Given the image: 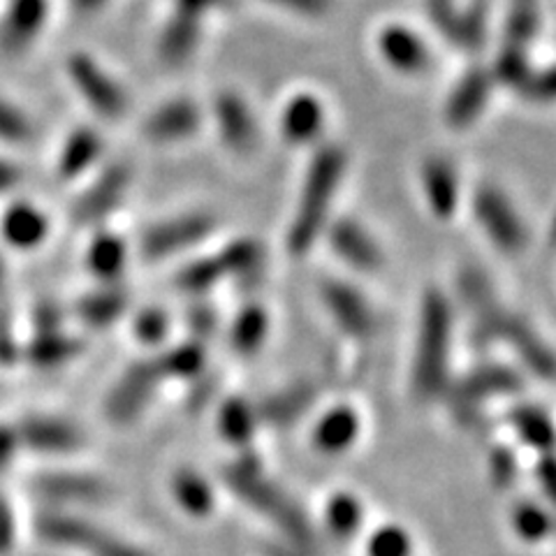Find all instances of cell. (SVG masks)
<instances>
[{
	"mask_svg": "<svg viewBox=\"0 0 556 556\" xmlns=\"http://www.w3.org/2000/svg\"><path fill=\"white\" fill-rule=\"evenodd\" d=\"M223 480L228 490L249 506L253 513L267 517L271 525L281 531L283 541L302 552L304 556H313L318 552V538L313 531L308 515L302 510L300 503H294L281 486L274 484L265 473L263 466L253 457H241L223 471Z\"/></svg>",
	"mask_w": 556,
	"mask_h": 556,
	"instance_id": "obj_1",
	"label": "cell"
},
{
	"mask_svg": "<svg viewBox=\"0 0 556 556\" xmlns=\"http://www.w3.org/2000/svg\"><path fill=\"white\" fill-rule=\"evenodd\" d=\"M345 174V151L337 144L320 147L313 155L304 186L300 193L298 208L288 228V251L292 255H306L329 225V212L339 193V186Z\"/></svg>",
	"mask_w": 556,
	"mask_h": 556,
	"instance_id": "obj_2",
	"label": "cell"
},
{
	"mask_svg": "<svg viewBox=\"0 0 556 556\" xmlns=\"http://www.w3.org/2000/svg\"><path fill=\"white\" fill-rule=\"evenodd\" d=\"M452 348V306L441 290H427L417 320L413 392L431 402L447 390V367Z\"/></svg>",
	"mask_w": 556,
	"mask_h": 556,
	"instance_id": "obj_3",
	"label": "cell"
},
{
	"mask_svg": "<svg viewBox=\"0 0 556 556\" xmlns=\"http://www.w3.org/2000/svg\"><path fill=\"white\" fill-rule=\"evenodd\" d=\"M265 251L255 239H232L212 255L193 260L179 269L174 283L181 292L204 294L228 278H243L263 265Z\"/></svg>",
	"mask_w": 556,
	"mask_h": 556,
	"instance_id": "obj_4",
	"label": "cell"
},
{
	"mask_svg": "<svg viewBox=\"0 0 556 556\" xmlns=\"http://www.w3.org/2000/svg\"><path fill=\"white\" fill-rule=\"evenodd\" d=\"M65 73L70 84L75 86V91L96 114L110 121H116L126 114L128 98L124 86H121L93 56L84 54V51L70 54L65 63Z\"/></svg>",
	"mask_w": 556,
	"mask_h": 556,
	"instance_id": "obj_5",
	"label": "cell"
},
{
	"mask_svg": "<svg viewBox=\"0 0 556 556\" xmlns=\"http://www.w3.org/2000/svg\"><path fill=\"white\" fill-rule=\"evenodd\" d=\"M163 380L165 376L155 359H142L130 364L108 392V399H104V415L116 425L132 422L135 417L142 415L144 408L151 404V399L159 392Z\"/></svg>",
	"mask_w": 556,
	"mask_h": 556,
	"instance_id": "obj_6",
	"label": "cell"
},
{
	"mask_svg": "<svg viewBox=\"0 0 556 556\" xmlns=\"http://www.w3.org/2000/svg\"><path fill=\"white\" fill-rule=\"evenodd\" d=\"M521 390V378L506 364H482L462 376L455 386H447V394L459 420L466 422L468 415H476L482 404L496 396H510Z\"/></svg>",
	"mask_w": 556,
	"mask_h": 556,
	"instance_id": "obj_7",
	"label": "cell"
},
{
	"mask_svg": "<svg viewBox=\"0 0 556 556\" xmlns=\"http://www.w3.org/2000/svg\"><path fill=\"white\" fill-rule=\"evenodd\" d=\"M473 216L482 232L503 253H519L527 247L525 220L508 195L496 186H480L473 195Z\"/></svg>",
	"mask_w": 556,
	"mask_h": 556,
	"instance_id": "obj_8",
	"label": "cell"
},
{
	"mask_svg": "<svg viewBox=\"0 0 556 556\" xmlns=\"http://www.w3.org/2000/svg\"><path fill=\"white\" fill-rule=\"evenodd\" d=\"M16 437H20L22 452H33L42 457H67L79 452L86 443L84 431L65 420L61 415L30 413L20 422H14Z\"/></svg>",
	"mask_w": 556,
	"mask_h": 556,
	"instance_id": "obj_9",
	"label": "cell"
},
{
	"mask_svg": "<svg viewBox=\"0 0 556 556\" xmlns=\"http://www.w3.org/2000/svg\"><path fill=\"white\" fill-rule=\"evenodd\" d=\"M214 232V218L206 214H181L153 225L139 241V251L147 260H163L198 247Z\"/></svg>",
	"mask_w": 556,
	"mask_h": 556,
	"instance_id": "obj_10",
	"label": "cell"
},
{
	"mask_svg": "<svg viewBox=\"0 0 556 556\" xmlns=\"http://www.w3.org/2000/svg\"><path fill=\"white\" fill-rule=\"evenodd\" d=\"M33 492L51 503V508L65 510L67 506H81V503H100L108 498L110 486L100 476L84 471H67V468H54L42 471L30 482Z\"/></svg>",
	"mask_w": 556,
	"mask_h": 556,
	"instance_id": "obj_11",
	"label": "cell"
},
{
	"mask_svg": "<svg viewBox=\"0 0 556 556\" xmlns=\"http://www.w3.org/2000/svg\"><path fill=\"white\" fill-rule=\"evenodd\" d=\"M320 298L329 316L343 329L348 337H371L376 329V313L364 292L353 283L345 281H325L320 288Z\"/></svg>",
	"mask_w": 556,
	"mask_h": 556,
	"instance_id": "obj_12",
	"label": "cell"
},
{
	"mask_svg": "<svg viewBox=\"0 0 556 556\" xmlns=\"http://www.w3.org/2000/svg\"><path fill=\"white\" fill-rule=\"evenodd\" d=\"M130 188V169L126 165H112L102 169L93 184L84 190L73 206V220L77 225H96L114 214Z\"/></svg>",
	"mask_w": 556,
	"mask_h": 556,
	"instance_id": "obj_13",
	"label": "cell"
},
{
	"mask_svg": "<svg viewBox=\"0 0 556 556\" xmlns=\"http://www.w3.org/2000/svg\"><path fill=\"white\" fill-rule=\"evenodd\" d=\"M494 77L486 67L473 65L452 86V91L445 102V118L452 128H468L482 116L486 102L492 98Z\"/></svg>",
	"mask_w": 556,
	"mask_h": 556,
	"instance_id": "obj_14",
	"label": "cell"
},
{
	"mask_svg": "<svg viewBox=\"0 0 556 556\" xmlns=\"http://www.w3.org/2000/svg\"><path fill=\"white\" fill-rule=\"evenodd\" d=\"M332 249L348 267L357 271H376L382 267V251L376 239L355 218H337L325 230Z\"/></svg>",
	"mask_w": 556,
	"mask_h": 556,
	"instance_id": "obj_15",
	"label": "cell"
},
{
	"mask_svg": "<svg viewBox=\"0 0 556 556\" xmlns=\"http://www.w3.org/2000/svg\"><path fill=\"white\" fill-rule=\"evenodd\" d=\"M212 112H214V124L218 128V135L230 151L247 155L257 147L260 132H257L255 116L249 108V102L241 96L232 91L218 93Z\"/></svg>",
	"mask_w": 556,
	"mask_h": 556,
	"instance_id": "obj_16",
	"label": "cell"
},
{
	"mask_svg": "<svg viewBox=\"0 0 556 556\" xmlns=\"http://www.w3.org/2000/svg\"><path fill=\"white\" fill-rule=\"evenodd\" d=\"M100 531L102 529L98 525L73 510L49 508L35 517V533L40 541L59 549L89 552Z\"/></svg>",
	"mask_w": 556,
	"mask_h": 556,
	"instance_id": "obj_17",
	"label": "cell"
},
{
	"mask_svg": "<svg viewBox=\"0 0 556 556\" xmlns=\"http://www.w3.org/2000/svg\"><path fill=\"white\" fill-rule=\"evenodd\" d=\"M202 124L200 108L188 98H174L155 108L142 126L147 139L155 144H174L190 139Z\"/></svg>",
	"mask_w": 556,
	"mask_h": 556,
	"instance_id": "obj_18",
	"label": "cell"
},
{
	"mask_svg": "<svg viewBox=\"0 0 556 556\" xmlns=\"http://www.w3.org/2000/svg\"><path fill=\"white\" fill-rule=\"evenodd\" d=\"M378 51L382 61L404 75L425 73L431 61L425 40L413 28L402 24H390L380 30Z\"/></svg>",
	"mask_w": 556,
	"mask_h": 556,
	"instance_id": "obj_19",
	"label": "cell"
},
{
	"mask_svg": "<svg viewBox=\"0 0 556 556\" xmlns=\"http://www.w3.org/2000/svg\"><path fill=\"white\" fill-rule=\"evenodd\" d=\"M318 402V388L308 380H298L269 394L263 404L255 406L260 425L274 429H288L304 420L313 404Z\"/></svg>",
	"mask_w": 556,
	"mask_h": 556,
	"instance_id": "obj_20",
	"label": "cell"
},
{
	"mask_svg": "<svg viewBox=\"0 0 556 556\" xmlns=\"http://www.w3.org/2000/svg\"><path fill=\"white\" fill-rule=\"evenodd\" d=\"M49 0H10L0 22V45L8 51L26 49L47 24Z\"/></svg>",
	"mask_w": 556,
	"mask_h": 556,
	"instance_id": "obj_21",
	"label": "cell"
},
{
	"mask_svg": "<svg viewBox=\"0 0 556 556\" xmlns=\"http://www.w3.org/2000/svg\"><path fill=\"white\" fill-rule=\"evenodd\" d=\"M49 235V220L30 202H16L12 204L0 220V237L8 243V247L16 251H33L38 249L40 243Z\"/></svg>",
	"mask_w": 556,
	"mask_h": 556,
	"instance_id": "obj_22",
	"label": "cell"
},
{
	"mask_svg": "<svg viewBox=\"0 0 556 556\" xmlns=\"http://www.w3.org/2000/svg\"><path fill=\"white\" fill-rule=\"evenodd\" d=\"M425 200L437 218H452L459 206V179L457 172L445 159H429L422 165Z\"/></svg>",
	"mask_w": 556,
	"mask_h": 556,
	"instance_id": "obj_23",
	"label": "cell"
},
{
	"mask_svg": "<svg viewBox=\"0 0 556 556\" xmlns=\"http://www.w3.org/2000/svg\"><path fill=\"white\" fill-rule=\"evenodd\" d=\"M84 351V343L77 337L59 332H33V337L22 343V362L30 364L33 369L49 371L59 369L63 364L73 362Z\"/></svg>",
	"mask_w": 556,
	"mask_h": 556,
	"instance_id": "obj_24",
	"label": "cell"
},
{
	"mask_svg": "<svg viewBox=\"0 0 556 556\" xmlns=\"http://www.w3.org/2000/svg\"><path fill=\"white\" fill-rule=\"evenodd\" d=\"M325 126V110L323 102L311 93L292 96L281 114V130L290 144H311L320 137Z\"/></svg>",
	"mask_w": 556,
	"mask_h": 556,
	"instance_id": "obj_25",
	"label": "cell"
},
{
	"mask_svg": "<svg viewBox=\"0 0 556 556\" xmlns=\"http://www.w3.org/2000/svg\"><path fill=\"white\" fill-rule=\"evenodd\" d=\"M501 341H506L513 351L517 353V357L521 359L525 367L535 374L538 378H552L554 371V357L549 345L533 332V327L529 323H525L521 318L508 316L506 327H503Z\"/></svg>",
	"mask_w": 556,
	"mask_h": 556,
	"instance_id": "obj_26",
	"label": "cell"
},
{
	"mask_svg": "<svg viewBox=\"0 0 556 556\" xmlns=\"http://www.w3.org/2000/svg\"><path fill=\"white\" fill-rule=\"evenodd\" d=\"M128 308V294L114 283H104L102 288H96L91 292L81 294L75 304V318L91 327V329H104L121 320Z\"/></svg>",
	"mask_w": 556,
	"mask_h": 556,
	"instance_id": "obj_27",
	"label": "cell"
},
{
	"mask_svg": "<svg viewBox=\"0 0 556 556\" xmlns=\"http://www.w3.org/2000/svg\"><path fill=\"white\" fill-rule=\"evenodd\" d=\"M359 437V415L351 406H337L327 410L316 429H313V445L327 455H341L351 450Z\"/></svg>",
	"mask_w": 556,
	"mask_h": 556,
	"instance_id": "obj_28",
	"label": "cell"
},
{
	"mask_svg": "<svg viewBox=\"0 0 556 556\" xmlns=\"http://www.w3.org/2000/svg\"><path fill=\"white\" fill-rule=\"evenodd\" d=\"M100 155L102 137L93 128H75L59 153V174L63 179H77L100 161Z\"/></svg>",
	"mask_w": 556,
	"mask_h": 556,
	"instance_id": "obj_29",
	"label": "cell"
},
{
	"mask_svg": "<svg viewBox=\"0 0 556 556\" xmlns=\"http://www.w3.org/2000/svg\"><path fill=\"white\" fill-rule=\"evenodd\" d=\"M200 30H202V22L190 20V16L179 12H172L159 42L161 59L167 65L186 63L200 42Z\"/></svg>",
	"mask_w": 556,
	"mask_h": 556,
	"instance_id": "obj_30",
	"label": "cell"
},
{
	"mask_svg": "<svg viewBox=\"0 0 556 556\" xmlns=\"http://www.w3.org/2000/svg\"><path fill=\"white\" fill-rule=\"evenodd\" d=\"M128 249L124 239L114 232H100L86 249V267L104 283H114L126 269Z\"/></svg>",
	"mask_w": 556,
	"mask_h": 556,
	"instance_id": "obj_31",
	"label": "cell"
},
{
	"mask_svg": "<svg viewBox=\"0 0 556 556\" xmlns=\"http://www.w3.org/2000/svg\"><path fill=\"white\" fill-rule=\"evenodd\" d=\"M257 427H260L257 408L253 404H249L247 399L232 396L218 410V431H220V437L228 441V443H232V445L247 447L251 443Z\"/></svg>",
	"mask_w": 556,
	"mask_h": 556,
	"instance_id": "obj_32",
	"label": "cell"
},
{
	"mask_svg": "<svg viewBox=\"0 0 556 556\" xmlns=\"http://www.w3.org/2000/svg\"><path fill=\"white\" fill-rule=\"evenodd\" d=\"M172 494L174 501L179 503V508L193 517H206L214 510V486L208 484L200 473L184 468L172 478Z\"/></svg>",
	"mask_w": 556,
	"mask_h": 556,
	"instance_id": "obj_33",
	"label": "cell"
},
{
	"mask_svg": "<svg viewBox=\"0 0 556 556\" xmlns=\"http://www.w3.org/2000/svg\"><path fill=\"white\" fill-rule=\"evenodd\" d=\"M269 332L267 311L257 304H251L237 313L230 327V343L239 355H253L263 348Z\"/></svg>",
	"mask_w": 556,
	"mask_h": 556,
	"instance_id": "obj_34",
	"label": "cell"
},
{
	"mask_svg": "<svg viewBox=\"0 0 556 556\" xmlns=\"http://www.w3.org/2000/svg\"><path fill=\"white\" fill-rule=\"evenodd\" d=\"M159 367L163 371L165 378H195L198 374H202L204 364H206V353L204 348L198 341H184L179 345L169 348L167 353H163L161 357H155Z\"/></svg>",
	"mask_w": 556,
	"mask_h": 556,
	"instance_id": "obj_35",
	"label": "cell"
},
{
	"mask_svg": "<svg viewBox=\"0 0 556 556\" xmlns=\"http://www.w3.org/2000/svg\"><path fill=\"white\" fill-rule=\"evenodd\" d=\"M510 425L517 437L527 445L541 447V450H547L552 445V439H554L552 422L543 408L531 406V404L517 406L510 413Z\"/></svg>",
	"mask_w": 556,
	"mask_h": 556,
	"instance_id": "obj_36",
	"label": "cell"
},
{
	"mask_svg": "<svg viewBox=\"0 0 556 556\" xmlns=\"http://www.w3.org/2000/svg\"><path fill=\"white\" fill-rule=\"evenodd\" d=\"M364 519L362 503L357 496L339 492L327 501L325 525L337 538H351L359 531Z\"/></svg>",
	"mask_w": 556,
	"mask_h": 556,
	"instance_id": "obj_37",
	"label": "cell"
},
{
	"mask_svg": "<svg viewBox=\"0 0 556 556\" xmlns=\"http://www.w3.org/2000/svg\"><path fill=\"white\" fill-rule=\"evenodd\" d=\"M490 73H492L494 81L506 84V86H510V89L519 91L533 73L527 47H517V45H508V42L503 45Z\"/></svg>",
	"mask_w": 556,
	"mask_h": 556,
	"instance_id": "obj_38",
	"label": "cell"
},
{
	"mask_svg": "<svg viewBox=\"0 0 556 556\" xmlns=\"http://www.w3.org/2000/svg\"><path fill=\"white\" fill-rule=\"evenodd\" d=\"M538 26H541V5H538V0H510L506 20L508 45L529 47Z\"/></svg>",
	"mask_w": 556,
	"mask_h": 556,
	"instance_id": "obj_39",
	"label": "cell"
},
{
	"mask_svg": "<svg viewBox=\"0 0 556 556\" xmlns=\"http://www.w3.org/2000/svg\"><path fill=\"white\" fill-rule=\"evenodd\" d=\"M513 529L517 531L521 541L541 543L552 533V519L541 506H535V503H519L513 510Z\"/></svg>",
	"mask_w": 556,
	"mask_h": 556,
	"instance_id": "obj_40",
	"label": "cell"
},
{
	"mask_svg": "<svg viewBox=\"0 0 556 556\" xmlns=\"http://www.w3.org/2000/svg\"><path fill=\"white\" fill-rule=\"evenodd\" d=\"M413 543L410 535L402 527H382L378 529L367 545L369 556H410Z\"/></svg>",
	"mask_w": 556,
	"mask_h": 556,
	"instance_id": "obj_41",
	"label": "cell"
},
{
	"mask_svg": "<svg viewBox=\"0 0 556 556\" xmlns=\"http://www.w3.org/2000/svg\"><path fill=\"white\" fill-rule=\"evenodd\" d=\"M33 137V126L28 116L14 108L12 102L0 98V142L22 144Z\"/></svg>",
	"mask_w": 556,
	"mask_h": 556,
	"instance_id": "obj_42",
	"label": "cell"
},
{
	"mask_svg": "<svg viewBox=\"0 0 556 556\" xmlns=\"http://www.w3.org/2000/svg\"><path fill=\"white\" fill-rule=\"evenodd\" d=\"M169 316L163 308H144L135 318V337L147 345H159L167 339Z\"/></svg>",
	"mask_w": 556,
	"mask_h": 556,
	"instance_id": "obj_43",
	"label": "cell"
},
{
	"mask_svg": "<svg viewBox=\"0 0 556 556\" xmlns=\"http://www.w3.org/2000/svg\"><path fill=\"white\" fill-rule=\"evenodd\" d=\"M86 554H91V556H151L142 547H137L114 533H108L104 529L98 533L93 545Z\"/></svg>",
	"mask_w": 556,
	"mask_h": 556,
	"instance_id": "obj_44",
	"label": "cell"
},
{
	"mask_svg": "<svg viewBox=\"0 0 556 556\" xmlns=\"http://www.w3.org/2000/svg\"><path fill=\"white\" fill-rule=\"evenodd\" d=\"M490 478L498 490H508L517 478V459L508 447H496L490 455Z\"/></svg>",
	"mask_w": 556,
	"mask_h": 556,
	"instance_id": "obj_45",
	"label": "cell"
},
{
	"mask_svg": "<svg viewBox=\"0 0 556 556\" xmlns=\"http://www.w3.org/2000/svg\"><path fill=\"white\" fill-rule=\"evenodd\" d=\"M63 320L65 311L51 300L38 302L30 311L33 332H59V329H63Z\"/></svg>",
	"mask_w": 556,
	"mask_h": 556,
	"instance_id": "obj_46",
	"label": "cell"
},
{
	"mask_svg": "<svg viewBox=\"0 0 556 556\" xmlns=\"http://www.w3.org/2000/svg\"><path fill=\"white\" fill-rule=\"evenodd\" d=\"M521 96H527L529 100L535 102H545L552 98L554 93V75L552 70H533L531 77L527 79V84L521 86Z\"/></svg>",
	"mask_w": 556,
	"mask_h": 556,
	"instance_id": "obj_47",
	"label": "cell"
},
{
	"mask_svg": "<svg viewBox=\"0 0 556 556\" xmlns=\"http://www.w3.org/2000/svg\"><path fill=\"white\" fill-rule=\"evenodd\" d=\"M16 545V515L12 503L0 494V556H8Z\"/></svg>",
	"mask_w": 556,
	"mask_h": 556,
	"instance_id": "obj_48",
	"label": "cell"
},
{
	"mask_svg": "<svg viewBox=\"0 0 556 556\" xmlns=\"http://www.w3.org/2000/svg\"><path fill=\"white\" fill-rule=\"evenodd\" d=\"M20 455L22 445L14 425H0V476H5L10 471Z\"/></svg>",
	"mask_w": 556,
	"mask_h": 556,
	"instance_id": "obj_49",
	"label": "cell"
},
{
	"mask_svg": "<svg viewBox=\"0 0 556 556\" xmlns=\"http://www.w3.org/2000/svg\"><path fill=\"white\" fill-rule=\"evenodd\" d=\"M188 323L198 337H208L216 329V311L208 304H198L190 308Z\"/></svg>",
	"mask_w": 556,
	"mask_h": 556,
	"instance_id": "obj_50",
	"label": "cell"
},
{
	"mask_svg": "<svg viewBox=\"0 0 556 556\" xmlns=\"http://www.w3.org/2000/svg\"><path fill=\"white\" fill-rule=\"evenodd\" d=\"M225 3H228V0H174V12L202 22L208 12H214L216 8H223Z\"/></svg>",
	"mask_w": 556,
	"mask_h": 556,
	"instance_id": "obj_51",
	"label": "cell"
},
{
	"mask_svg": "<svg viewBox=\"0 0 556 556\" xmlns=\"http://www.w3.org/2000/svg\"><path fill=\"white\" fill-rule=\"evenodd\" d=\"M269 3L304 16H320L329 10V0H269Z\"/></svg>",
	"mask_w": 556,
	"mask_h": 556,
	"instance_id": "obj_52",
	"label": "cell"
},
{
	"mask_svg": "<svg viewBox=\"0 0 556 556\" xmlns=\"http://www.w3.org/2000/svg\"><path fill=\"white\" fill-rule=\"evenodd\" d=\"M22 181V172L14 163L0 159V195L12 193V190L20 186Z\"/></svg>",
	"mask_w": 556,
	"mask_h": 556,
	"instance_id": "obj_53",
	"label": "cell"
},
{
	"mask_svg": "<svg viewBox=\"0 0 556 556\" xmlns=\"http://www.w3.org/2000/svg\"><path fill=\"white\" fill-rule=\"evenodd\" d=\"M538 471H541V484L545 486V492L552 496L554 494V464L549 457H545L538 466Z\"/></svg>",
	"mask_w": 556,
	"mask_h": 556,
	"instance_id": "obj_54",
	"label": "cell"
},
{
	"mask_svg": "<svg viewBox=\"0 0 556 556\" xmlns=\"http://www.w3.org/2000/svg\"><path fill=\"white\" fill-rule=\"evenodd\" d=\"M263 556H304V554L290 547L288 543H269V545H263Z\"/></svg>",
	"mask_w": 556,
	"mask_h": 556,
	"instance_id": "obj_55",
	"label": "cell"
},
{
	"mask_svg": "<svg viewBox=\"0 0 556 556\" xmlns=\"http://www.w3.org/2000/svg\"><path fill=\"white\" fill-rule=\"evenodd\" d=\"M108 3H110V0H70V5H73L81 14L98 12L100 8H104Z\"/></svg>",
	"mask_w": 556,
	"mask_h": 556,
	"instance_id": "obj_56",
	"label": "cell"
},
{
	"mask_svg": "<svg viewBox=\"0 0 556 556\" xmlns=\"http://www.w3.org/2000/svg\"><path fill=\"white\" fill-rule=\"evenodd\" d=\"M5 278H8V267H5V260L0 255V304H3V290H5Z\"/></svg>",
	"mask_w": 556,
	"mask_h": 556,
	"instance_id": "obj_57",
	"label": "cell"
}]
</instances>
